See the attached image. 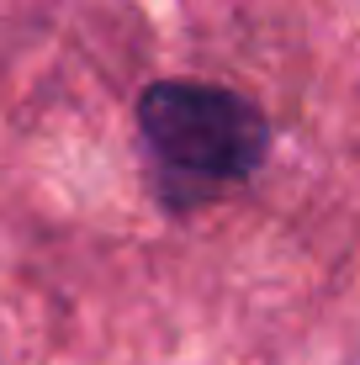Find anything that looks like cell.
<instances>
[{
  "label": "cell",
  "instance_id": "6da1fadb",
  "mask_svg": "<svg viewBox=\"0 0 360 365\" xmlns=\"http://www.w3.org/2000/svg\"><path fill=\"white\" fill-rule=\"evenodd\" d=\"M133 117L154 159L159 191L175 212H191L244 185L270 154V122L228 85L154 80L138 96Z\"/></svg>",
  "mask_w": 360,
  "mask_h": 365
}]
</instances>
